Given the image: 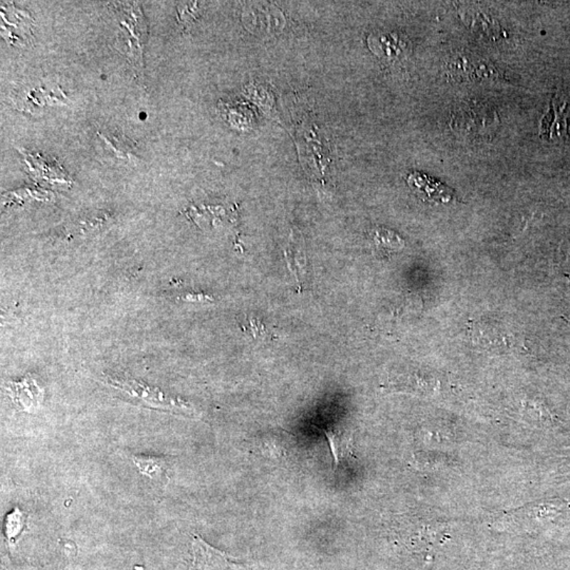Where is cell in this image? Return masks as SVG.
<instances>
[{"instance_id": "ba28073f", "label": "cell", "mask_w": 570, "mask_h": 570, "mask_svg": "<svg viewBox=\"0 0 570 570\" xmlns=\"http://www.w3.org/2000/svg\"><path fill=\"white\" fill-rule=\"evenodd\" d=\"M23 515L19 509L15 508L14 511L10 514L8 515L6 517V538L10 539L11 542L13 541L19 534H21V530L23 528Z\"/></svg>"}, {"instance_id": "7a4b0ae2", "label": "cell", "mask_w": 570, "mask_h": 570, "mask_svg": "<svg viewBox=\"0 0 570 570\" xmlns=\"http://www.w3.org/2000/svg\"><path fill=\"white\" fill-rule=\"evenodd\" d=\"M191 547L194 570H250V567L236 562L220 550L207 544L201 537H194Z\"/></svg>"}, {"instance_id": "277c9868", "label": "cell", "mask_w": 570, "mask_h": 570, "mask_svg": "<svg viewBox=\"0 0 570 570\" xmlns=\"http://www.w3.org/2000/svg\"><path fill=\"white\" fill-rule=\"evenodd\" d=\"M407 181L409 186L425 202L432 204H448L458 199L453 189L421 172H412L408 176Z\"/></svg>"}, {"instance_id": "3957f363", "label": "cell", "mask_w": 570, "mask_h": 570, "mask_svg": "<svg viewBox=\"0 0 570 570\" xmlns=\"http://www.w3.org/2000/svg\"><path fill=\"white\" fill-rule=\"evenodd\" d=\"M369 47L384 62L403 60L411 53L409 39L397 32H375L369 36Z\"/></svg>"}, {"instance_id": "8992f818", "label": "cell", "mask_w": 570, "mask_h": 570, "mask_svg": "<svg viewBox=\"0 0 570 570\" xmlns=\"http://www.w3.org/2000/svg\"><path fill=\"white\" fill-rule=\"evenodd\" d=\"M133 462L143 475L149 476L152 480L164 482L166 477L165 462L156 458L145 456H133Z\"/></svg>"}, {"instance_id": "9c48e42d", "label": "cell", "mask_w": 570, "mask_h": 570, "mask_svg": "<svg viewBox=\"0 0 570 570\" xmlns=\"http://www.w3.org/2000/svg\"><path fill=\"white\" fill-rule=\"evenodd\" d=\"M375 240H376V246H388V248H397V246H403L401 240H399L396 235L390 233V231H384V229H379L376 231Z\"/></svg>"}, {"instance_id": "5b68a950", "label": "cell", "mask_w": 570, "mask_h": 570, "mask_svg": "<svg viewBox=\"0 0 570 570\" xmlns=\"http://www.w3.org/2000/svg\"><path fill=\"white\" fill-rule=\"evenodd\" d=\"M458 12L463 21L476 34L488 39H497L499 37L501 32L500 23L482 9L473 6H463Z\"/></svg>"}, {"instance_id": "52a82bcc", "label": "cell", "mask_w": 570, "mask_h": 570, "mask_svg": "<svg viewBox=\"0 0 570 570\" xmlns=\"http://www.w3.org/2000/svg\"><path fill=\"white\" fill-rule=\"evenodd\" d=\"M325 434H327V440H329V445H331L336 465H339L340 460L344 458V454H346L348 440H347L344 434L342 436V432L335 431L333 429L327 430V431H325Z\"/></svg>"}, {"instance_id": "6da1fadb", "label": "cell", "mask_w": 570, "mask_h": 570, "mask_svg": "<svg viewBox=\"0 0 570 570\" xmlns=\"http://www.w3.org/2000/svg\"><path fill=\"white\" fill-rule=\"evenodd\" d=\"M448 78L455 83H475L497 80L500 72L492 63L471 52L453 54L445 63Z\"/></svg>"}]
</instances>
